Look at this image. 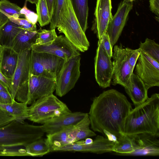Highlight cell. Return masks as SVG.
<instances>
[{"label":"cell","mask_w":159,"mask_h":159,"mask_svg":"<svg viewBox=\"0 0 159 159\" xmlns=\"http://www.w3.org/2000/svg\"><path fill=\"white\" fill-rule=\"evenodd\" d=\"M132 109L123 93L113 89L104 91L91 105L88 114L91 128L102 134L105 129L119 137L124 134L125 121Z\"/></svg>","instance_id":"1"},{"label":"cell","mask_w":159,"mask_h":159,"mask_svg":"<svg viewBox=\"0 0 159 159\" xmlns=\"http://www.w3.org/2000/svg\"><path fill=\"white\" fill-rule=\"evenodd\" d=\"M26 1L29 2L32 4H36L38 1V0H26Z\"/></svg>","instance_id":"47"},{"label":"cell","mask_w":159,"mask_h":159,"mask_svg":"<svg viewBox=\"0 0 159 159\" xmlns=\"http://www.w3.org/2000/svg\"><path fill=\"white\" fill-rule=\"evenodd\" d=\"M18 54L12 48H4L2 52L0 71L7 78L11 79L16 69Z\"/></svg>","instance_id":"22"},{"label":"cell","mask_w":159,"mask_h":159,"mask_svg":"<svg viewBox=\"0 0 159 159\" xmlns=\"http://www.w3.org/2000/svg\"><path fill=\"white\" fill-rule=\"evenodd\" d=\"M4 47L0 45V70L1 67V63L2 59V52L4 49Z\"/></svg>","instance_id":"46"},{"label":"cell","mask_w":159,"mask_h":159,"mask_svg":"<svg viewBox=\"0 0 159 159\" xmlns=\"http://www.w3.org/2000/svg\"><path fill=\"white\" fill-rule=\"evenodd\" d=\"M9 20L22 29L33 31L37 30L36 25L31 23L25 19L10 18Z\"/></svg>","instance_id":"35"},{"label":"cell","mask_w":159,"mask_h":159,"mask_svg":"<svg viewBox=\"0 0 159 159\" xmlns=\"http://www.w3.org/2000/svg\"><path fill=\"white\" fill-rule=\"evenodd\" d=\"M143 133L159 137V94L155 93L135 107L126 119L123 134L130 136Z\"/></svg>","instance_id":"2"},{"label":"cell","mask_w":159,"mask_h":159,"mask_svg":"<svg viewBox=\"0 0 159 159\" xmlns=\"http://www.w3.org/2000/svg\"><path fill=\"white\" fill-rule=\"evenodd\" d=\"M87 113L71 111L61 116L42 125L47 134H51L61 131L69 126L76 125Z\"/></svg>","instance_id":"18"},{"label":"cell","mask_w":159,"mask_h":159,"mask_svg":"<svg viewBox=\"0 0 159 159\" xmlns=\"http://www.w3.org/2000/svg\"><path fill=\"white\" fill-rule=\"evenodd\" d=\"M13 99L9 92L0 90V103L5 104L12 102Z\"/></svg>","instance_id":"40"},{"label":"cell","mask_w":159,"mask_h":159,"mask_svg":"<svg viewBox=\"0 0 159 159\" xmlns=\"http://www.w3.org/2000/svg\"><path fill=\"white\" fill-rule=\"evenodd\" d=\"M45 133L43 126L35 125L14 120L0 126V147H25L40 139Z\"/></svg>","instance_id":"3"},{"label":"cell","mask_w":159,"mask_h":159,"mask_svg":"<svg viewBox=\"0 0 159 159\" xmlns=\"http://www.w3.org/2000/svg\"><path fill=\"white\" fill-rule=\"evenodd\" d=\"M126 48L128 54L129 62L131 72L133 73L141 50L139 48L136 49H132L128 48Z\"/></svg>","instance_id":"36"},{"label":"cell","mask_w":159,"mask_h":159,"mask_svg":"<svg viewBox=\"0 0 159 159\" xmlns=\"http://www.w3.org/2000/svg\"><path fill=\"white\" fill-rule=\"evenodd\" d=\"M112 151L122 156H127L132 152L134 148L130 137L124 134L117 138V142L114 143Z\"/></svg>","instance_id":"29"},{"label":"cell","mask_w":159,"mask_h":159,"mask_svg":"<svg viewBox=\"0 0 159 159\" xmlns=\"http://www.w3.org/2000/svg\"><path fill=\"white\" fill-rule=\"evenodd\" d=\"M36 5L38 21L41 27L50 23L51 18L46 0H38Z\"/></svg>","instance_id":"30"},{"label":"cell","mask_w":159,"mask_h":159,"mask_svg":"<svg viewBox=\"0 0 159 159\" xmlns=\"http://www.w3.org/2000/svg\"><path fill=\"white\" fill-rule=\"evenodd\" d=\"M159 0H149L150 7L151 11L158 17L159 15Z\"/></svg>","instance_id":"41"},{"label":"cell","mask_w":159,"mask_h":159,"mask_svg":"<svg viewBox=\"0 0 159 159\" xmlns=\"http://www.w3.org/2000/svg\"><path fill=\"white\" fill-rule=\"evenodd\" d=\"M136 65L135 74L148 89L159 86V62L141 51Z\"/></svg>","instance_id":"9"},{"label":"cell","mask_w":159,"mask_h":159,"mask_svg":"<svg viewBox=\"0 0 159 159\" xmlns=\"http://www.w3.org/2000/svg\"><path fill=\"white\" fill-rule=\"evenodd\" d=\"M55 0H46L51 19L53 11Z\"/></svg>","instance_id":"44"},{"label":"cell","mask_w":159,"mask_h":159,"mask_svg":"<svg viewBox=\"0 0 159 159\" xmlns=\"http://www.w3.org/2000/svg\"><path fill=\"white\" fill-rule=\"evenodd\" d=\"M114 144L107 138L98 135L92 143L85 144L75 142L56 148L52 152H81L101 154L113 152Z\"/></svg>","instance_id":"13"},{"label":"cell","mask_w":159,"mask_h":159,"mask_svg":"<svg viewBox=\"0 0 159 159\" xmlns=\"http://www.w3.org/2000/svg\"><path fill=\"white\" fill-rule=\"evenodd\" d=\"M79 51L87 50L89 43L75 15L70 0H65L56 28Z\"/></svg>","instance_id":"4"},{"label":"cell","mask_w":159,"mask_h":159,"mask_svg":"<svg viewBox=\"0 0 159 159\" xmlns=\"http://www.w3.org/2000/svg\"><path fill=\"white\" fill-rule=\"evenodd\" d=\"M112 80L114 85L118 84L125 88L130 82L131 73L129 65V55L126 48L122 46L115 45L112 56Z\"/></svg>","instance_id":"8"},{"label":"cell","mask_w":159,"mask_h":159,"mask_svg":"<svg viewBox=\"0 0 159 159\" xmlns=\"http://www.w3.org/2000/svg\"><path fill=\"white\" fill-rule=\"evenodd\" d=\"M56 83L54 80L30 74L27 104L31 105L37 99L52 94L55 90Z\"/></svg>","instance_id":"12"},{"label":"cell","mask_w":159,"mask_h":159,"mask_svg":"<svg viewBox=\"0 0 159 159\" xmlns=\"http://www.w3.org/2000/svg\"><path fill=\"white\" fill-rule=\"evenodd\" d=\"M38 36V30L21 29L13 42L12 48L18 54L25 50L31 49Z\"/></svg>","instance_id":"21"},{"label":"cell","mask_w":159,"mask_h":159,"mask_svg":"<svg viewBox=\"0 0 159 159\" xmlns=\"http://www.w3.org/2000/svg\"><path fill=\"white\" fill-rule=\"evenodd\" d=\"M103 135H105L110 141L115 143L117 142V137L111 132L104 129L103 130Z\"/></svg>","instance_id":"43"},{"label":"cell","mask_w":159,"mask_h":159,"mask_svg":"<svg viewBox=\"0 0 159 159\" xmlns=\"http://www.w3.org/2000/svg\"><path fill=\"white\" fill-rule=\"evenodd\" d=\"M74 11L83 31L88 28V0H70Z\"/></svg>","instance_id":"26"},{"label":"cell","mask_w":159,"mask_h":159,"mask_svg":"<svg viewBox=\"0 0 159 159\" xmlns=\"http://www.w3.org/2000/svg\"><path fill=\"white\" fill-rule=\"evenodd\" d=\"M101 40L107 55L111 58L113 55L112 48L111 45L110 38L107 33H106L103 35Z\"/></svg>","instance_id":"38"},{"label":"cell","mask_w":159,"mask_h":159,"mask_svg":"<svg viewBox=\"0 0 159 159\" xmlns=\"http://www.w3.org/2000/svg\"><path fill=\"white\" fill-rule=\"evenodd\" d=\"M20 13L25 17V19L31 23L36 25L38 21V16L37 13L31 11L27 7L25 4L24 6L21 8Z\"/></svg>","instance_id":"37"},{"label":"cell","mask_w":159,"mask_h":159,"mask_svg":"<svg viewBox=\"0 0 159 159\" xmlns=\"http://www.w3.org/2000/svg\"><path fill=\"white\" fill-rule=\"evenodd\" d=\"M139 48L159 62V45L154 40L147 38L144 42L140 43Z\"/></svg>","instance_id":"31"},{"label":"cell","mask_w":159,"mask_h":159,"mask_svg":"<svg viewBox=\"0 0 159 159\" xmlns=\"http://www.w3.org/2000/svg\"><path fill=\"white\" fill-rule=\"evenodd\" d=\"M111 0H97L94 12L93 29L99 40L106 34L109 22L112 16Z\"/></svg>","instance_id":"17"},{"label":"cell","mask_w":159,"mask_h":159,"mask_svg":"<svg viewBox=\"0 0 159 159\" xmlns=\"http://www.w3.org/2000/svg\"><path fill=\"white\" fill-rule=\"evenodd\" d=\"M28 105L27 102H18L15 100L11 103H0V107L9 113L15 120L23 122L28 119Z\"/></svg>","instance_id":"24"},{"label":"cell","mask_w":159,"mask_h":159,"mask_svg":"<svg viewBox=\"0 0 159 159\" xmlns=\"http://www.w3.org/2000/svg\"><path fill=\"white\" fill-rule=\"evenodd\" d=\"M135 0H124L123 2H132L133 1Z\"/></svg>","instance_id":"48"},{"label":"cell","mask_w":159,"mask_h":159,"mask_svg":"<svg viewBox=\"0 0 159 159\" xmlns=\"http://www.w3.org/2000/svg\"><path fill=\"white\" fill-rule=\"evenodd\" d=\"M46 140L51 152L57 148L75 142L76 130L75 125L69 126L51 134H47Z\"/></svg>","instance_id":"20"},{"label":"cell","mask_w":159,"mask_h":159,"mask_svg":"<svg viewBox=\"0 0 159 159\" xmlns=\"http://www.w3.org/2000/svg\"><path fill=\"white\" fill-rule=\"evenodd\" d=\"M125 89L135 107L143 103L148 98V89L143 81L133 73L131 75L129 84Z\"/></svg>","instance_id":"19"},{"label":"cell","mask_w":159,"mask_h":159,"mask_svg":"<svg viewBox=\"0 0 159 159\" xmlns=\"http://www.w3.org/2000/svg\"><path fill=\"white\" fill-rule=\"evenodd\" d=\"M21 29L9 19L0 27V45L4 48H12L14 40Z\"/></svg>","instance_id":"23"},{"label":"cell","mask_w":159,"mask_h":159,"mask_svg":"<svg viewBox=\"0 0 159 159\" xmlns=\"http://www.w3.org/2000/svg\"><path fill=\"white\" fill-rule=\"evenodd\" d=\"M65 0H56L52 15L50 22V29H55L58 21L60 12Z\"/></svg>","instance_id":"33"},{"label":"cell","mask_w":159,"mask_h":159,"mask_svg":"<svg viewBox=\"0 0 159 159\" xmlns=\"http://www.w3.org/2000/svg\"><path fill=\"white\" fill-rule=\"evenodd\" d=\"M90 121L88 113L75 125L76 136L75 142L96 135V134L89 127Z\"/></svg>","instance_id":"28"},{"label":"cell","mask_w":159,"mask_h":159,"mask_svg":"<svg viewBox=\"0 0 159 159\" xmlns=\"http://www.w3.org/2000/svg\"><path fill=\"white\" fill-rule=\"evenodd\" d=\"M29 156L42 157L51 152L46 139L40 138L24 147Z\"/></svg>","instance_id":"27"},{"label":"cell","mask_w":159,"mask_h":159,"mask_svg":"<svg viewBox=\"0 0 159 159\" xmlns=\"http://www.w3.org/2000/svg\"><path fill=\"white\" fill-rule=\"evenodd\" d=\"M80 56L66 61L56 80V93L62 97L72 89L80 74Z\"/></svg>","instance_id":"7"},{"label":"cell","mask_w":159,"mask_h":159,"mask_svg":"<svg viewBox=\"0 0 159 159\" xmlns=\"http://www.w3.org/2000/svg\"><path fill=\"white\" fill-rule=\"evenodd\" d=\"M19 147L7 148L0 147V156H29L25 148Z\"/></svg>","instance_id":"34"},{"label":"cell","mask_w":159,"mask_h":159,"mask_svg":"<svg viewBox=\"0 0 159 159\" xmlns=\"http://www.w3.org/2000/svg\"><path fill=\"white\" fill-rule=\"evenodd\" d=\"M0 90H2L6 91L8 92H9V90L7 89L5 86L2 84L1 82L0 81Z\"/></svg>","instance_id":"45"},{"label":"cell","mask_w":159,"mask_h":159,"mask_svg":"<svg viewBox=\"0 0 159 159\" xmlns=\"http://www.w3.org/2000/svg\"><path fill=\"white\" fill-rule=\"evenodd\" d=\"M70 112L66 104L52 93L37 99L28 107L27 119L43 124Z\"/></svg>","instance_id":"5"},{"label":"cell","mask_w":159,"mask_h":159,"mask_svg":"<svg viewBox=\"0 0 159 159\" xmlns=\"http://www.w3.org/2000/svg\"><path fill=\"white\" fill-rule=\"evenodd\" d=\"M129 136L131 138L133 143L134 151L127 156H159L158 137L147 133H141Z\"/></svg>","instance_id":"14"},{"label":"cell","mask_w":159,"mask_h":159,"mask_svg":"<svg viewBox=\"0 0 159 159\" xmlns=\"http://www.w3.org/2000/svg\"><path fill=\"white\" fill-rule=\"evenodd\" d=\"M65 61L49 53L31 50L30 74L56 80Z\"/></svg>","instance_id":"6"},{"label":"cell","mask_w":159,"mask_h":159,"mask_svg":"<svg viewBox=\"0 0 159 159\" xmlns=\"http://www.w3.org/2000/svg\"><path fill=\"white\" fill-rule=\"evenodd\" d=\"M55 29L38 30V36L34 45H42L53 42L57 37Z\"/></svg>","instance_id":"32"},{"label":"cell","mask_w":159,"mask_h":159,"mask_svg":"<svg viewBox=\"0 0 159 159\" xmlns=\"http://www.w3.org/2000/svg\"><path fill=\"white\" fill-rule=\"evenodd\" d=\"M101 40H98L95 57V77L99 85L103 88L110 86L112 80V64Z\"/></svg>","instance_id":"11"},{"label":"cell","mask_w":159,"mask_h":159,"mask_svg":"<svg viewBox=\"0 0 159 159\" xmlns=\"http://www.w3.org/2000/svg\"><path fill=\"white\" fill-rule=\"evenodd\" d=\"M15 119L10 114L0 107V126L5 125Z\"/></svg>","instance_id":"39"},{"label":"cell","mask_w":159,"mask_h":159,"mask_svg":"<svg viewBox=\"0 0 159 159\" xmlns=\"http://www.w3.org/2000/svg\"><path fill=\"white\" fill-rule=\"evenodd\" d=\"M31 49L18 53L17 66L11 79V88L10 93L15 99L16 91L23 84L28 81L30 74V58Z\"/></svg>","instance_id":"16"},{"label":"cell","mask_w":159,"mask_h":159,"mask_svg":"<svg viewBox=\"0 0 159 159\" xmlns=\"http://www.w3.org/2000/svg\"><path fill=\"white\" fill-rule=\"evenodd\" d=\"M21 8L8 0H0V27L10 18L17 19L23 16L20 13Z\"/></svg>","instance_id":"25"},{"label":"cell","mask_w":159,"mask_h":159,"mask_svg":"<svg viewBox=\"0 0 159 159\" xmlns=\"http://www.w3.org/2000/svg\"><path fill=\"white\" fill-rule=\"evenodd\" d=\"M133 7L132 2L123 1L120 4L116 14L109 22L106 33L109 36L112 48L120 35Z\"/></svg>","instance_id":"15"},{"label":"cell","mask_w":159,"mask_h":159,"mask_svg":"<svg viewBox=\"0 0 159 159\" xmlns=\"http://www.w3.org/2000/svg\"><path fill=\"white\" fill-rule=\"evenodd\" d=\"M31 50L49 53L61 58L65 61L80 56V51L64 36H57L52 42L42 45H33Z\"/></svg>","instance_id":"10"},{"label":"cell","mask_w":159,"mask_h":159,"mask_svg":"<svg viewBox=\"0 0 159 159\" xmlns=\"http://www.w3.org/2000/svg\"><path fill=\"white\" fill-rule=\"evenodd\" d=\"M0 81L7 89L10 92L11 88V79L5 76L0 71Z\"/></svg>","instance_id":"42"}]
</instances>
